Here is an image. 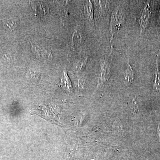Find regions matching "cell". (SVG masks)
<instances>
[{"instance_id":"1","label":"cell","mask_w":160,"mask_h":160,"mask_svg":"<svg viewBox=\"0 0 160 160\" xmlns=\"http://www.w3.org/2000/svg\"><path fill=\"white\" fill-rule=\"evenodd\" d=\"M111 61L107 58H103L100 60L101 73L100 78L101 84L106 82L109 78L111 72Z\"/></svg>"},{"instance_id":"2","label":"cell","mask_w":160,"mask_h":160,"mask_svg":"<svg viewBox=\"0 0 160 160\" xmlns=\"http://www.w3.org/2000/svg\"><path fill=\"white\" fill-rule=\"evenodd\" d=\"M85 40V36L82 27L77 26L75 28L72 38V45L76 48L81 46Z\"/></svg>"},{"instance_id":"3","label":"cell","mask_w":160,"mask_h":160,"mask_svg":"<svg viewBox=\"0 0 160 160\" xmlns=\"http://www.w3.org/2000/svg\"><path fill=\"white\" fill-rule=\"evenodd\" d=\"M151 13L150 4L149 2L146 3L140 17L139 22L141 27V32L146 29L149 24V17Z\"/></svg>"},{"instance_id":"4","label":"cell","mask_w":160,"mask_h":160,"mask_svg":"<svg viewBox=\"0 0 160 160\" xmlns=\"http://www.w3.org/2000/svg\"><path fill=\"white\" fill-rule=\"evenodd\" d=\"M121 12L119 9L117 8L115 9L112 15L110 27L112 37L115 29H118L119 27L123 22L122 15Z\"/></svg>"},{"instance_id":"5","label":"cell","mask_w":160,"mask_h":160,"mask_svg":"<svg viewBox=\"0 0 160 160\" xmlns=\"http://www.w3.org/2000/svg\"><path fill=\"white\" fill-rule=\"evenodd\" d=\"M84 10L86 18L92 24H94V12L91 1H88L86 2L84 6Z\"/></svg>"},{"instance_id":"6","label":"cell","mask_w":160,"mask_h":160,"mask_svg":"<svg viewBox=\"0 0 160 160\" xmlns=\"http://www.w3.org/2000/svg\"><path fill=\"white\" fill-rule=\"evenodd\" d=\"M134 72L129 62H128L127 69L124 73V82L127 86H129L134 79Z\"/></svg>"},{"instance_id":"7","label":"cell","mask_w":160,"mask_h":160,"mask_svg":"<svg viewBox=\"0 0 160 160\" xmlns=\"http://www.w3.org/2000/svg\"><path fill=\"white\" fill-rule=\"evenodd\" d=\"M61 86L63 89L69 92H72L73 91L71 81L66 71L63 72L62 77L61 78Z\"/></svg>"},{"instance_id":"8","label":"cell","mask_w":160,"mask_h":160,"mask_svg":"<svg viewBox=\"0 0 160 160\" xmlns=\"http://www.w3.org/2000/svg\"><path fill=\"white\" fill-rule=\"evenodd\" d=\"M32 48L35 53L41 57L46 58V59H49L51 56L49 50L43 46L35 45L32 46Z\"/></svg>"},{"instance_id":"9","label":"cell","mask_w":160,"mask_h":160,"mask_svg":"<svg viewBox=\"0 0 160 160\" xmlns=\"http://www.w3.org/2000/svg\"><path fill=\"white\" fill-rule=\"evenodd\" d=\"M158 58L156 63L155 78L153 89L157 91H160V73L158 66Z\"/></svg>"},{"instance_id":"10","label":"cell","mask_w":160,"mask_h":160,"mask_svg":"<svg viewBox=\"0 0 160 160\" xmlns=\"http://www.w3.org/2000/svg\"><path fill=\"white\" fill-rule=\"evenodd\" d=\"M87 60V58H84V59L79 60V61L74 63L73 68H72L73 71L76 72H79L82 71V70H83L86 67Z\"/></svg>"},{"instance_id":"11","label":"cell","mask_w":160,"mask_h":160,"mask_svg":"<svg viewBox=\"0 0 160 160\" xmlns=\"http://www.w3.org/2000/svg\"><path fill=\"white\" fill-rule=\"evenodd\" d=\"M112 132L114 134L118 136H122L123 134L122 124L118 120H116L112 126Z\"/></svg>"},{"instance_id":"12","label":"cell","mask_w":160,"mask_h":160,"mask_svg":"<svg viewBox=\"0 0 160 160\" xmlns=\"http://www.w3.org/2000/svg\"><path fill=\"white\" fill-rule=\"evenodd\" d=\"M132 113H137L139 111L138 107L137 104L136 102L135 101L134 99L132 100Z\"/></svg>"},{"instance_id":"13","label":"cell","mask_w":160,"mask_h":160,"mask_svg":"<svg viewBox=\"0 0 160 160\" xmlns=\"http://www.w3.org/2000/svg\"><path fill=\"white\" fill-rule=\"evenodd\" d=\"M157 134L160 142V126H158L157 129Z\"/></svg>"},{"instance_id":"14","label":"cell","mask_w":160,"mask_h":160,"mask_svg":"<svg viewBox=\"0 0 160 160\" xmlns=\"http://www.w3.org/2000/svg\"></svg>"}]
</instances>
